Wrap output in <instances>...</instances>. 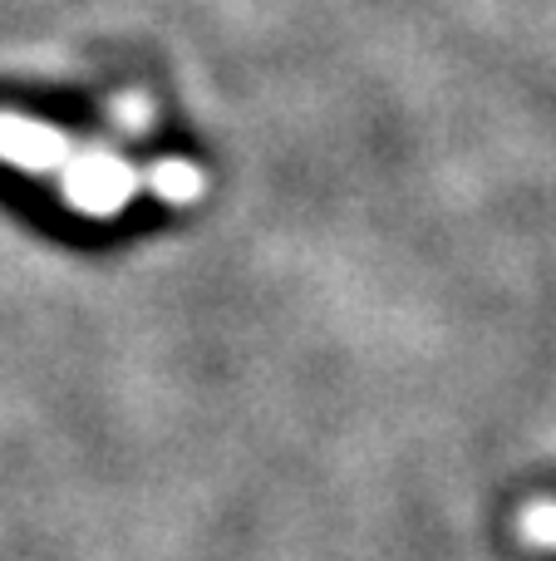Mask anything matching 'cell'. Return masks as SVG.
<instances>
[{
    "label": "cell",
    "instance_id": "3",
    "mask_svg": "<svg viewBox=\"0 0 556 561\" xmlns=\"http://www.w3.org/2000/svg\"><path fill=\"white\" fill-rule=\"evenodd\" d=\"M143 183L153 187L163 203H193V197L202 193V173H197L187 158H163V163H158Z\"/></svg>",
    "mask_w": 556,
    "mask_h": 561
},
{
    "label": "cell",
    "instance_id": "5",
    "mask_svg": "<svg viewBox=\"0 0 556 561\" xmlns=\"http://www.w3.org/2000/svg\"><path fill=\"white\" fill-rule=\"evenodd\" d=\"M108 114L118 118V124L128 128V134H143L148 128V104L138 94H124V99H114V104H108Z\"/></svg>",
    "mask_w": 556,
    "mask_h": 561
},
{
    "label": "cell",
    "instance_id": "1",
    "mask_svg": "<svg viewBox=\"0 0 556 561\" xmlns=\"http://www.w3.org/2000/svg\"><path fill=\"white\" fill-rule=\"evenodd\" d=\"M65 173V203L84 217H114L128 207V197L138 193L143 178L114 153V148H79L69 153Z\"/></svg>",
    "mask_w": 556,
    "mask_h": 561
},
{
    "label": "cell",
    "instance_id": "4",
    "mask_svg": "<svg viewBox=\"0 0 556 561\" xmlns=\"http://www.w3.org/2000/svg\"><path fill=\"white\" fill-rule=\"evenodd\" d=\"M522 537L537 542V547H556V507H547V503L528 507V517H522Z\"/></svg>",
    "mask_w": 556,
    "mask_h": 561
},
{
    "label": "cell",
    "instance_id": "2",
    "mask_svg": "<svg viewBox=\"0 0 556 561\" xmlns=\"http://www.w3.org/2000/svg\"><path fill=\"white\" fill-rule=\"evenodd\" d=\"M69 138L49 124H35V118L20 114H0V158L25 173H59L69 163Z\"/></svg>",
    "mask_w": 556,
    "mask_h": 561
}]
</instances>
